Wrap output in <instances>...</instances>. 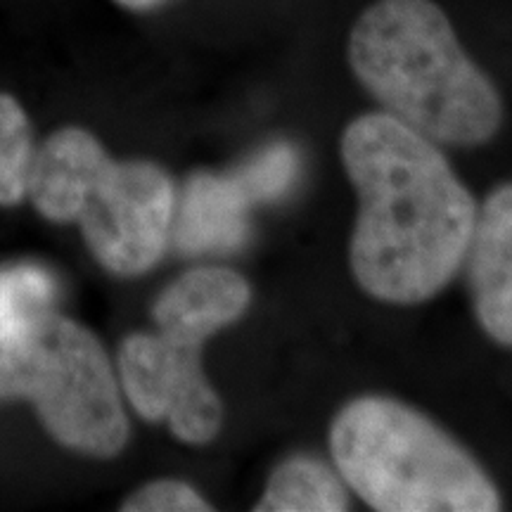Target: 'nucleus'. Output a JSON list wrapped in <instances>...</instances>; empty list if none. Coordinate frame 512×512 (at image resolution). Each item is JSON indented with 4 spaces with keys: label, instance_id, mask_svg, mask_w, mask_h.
I'll use <instances>...</instances> for the list:
<instances>
[{
    "label": "nucleus",
    "instance_id": "nucleus-1",
    "mask_svg": "<svg viewBox=\"0 0 512 512\" xmlns=\"http://www.w3.org/2000/svg\"><path fill=\"white\" fill-rule=\"evenodd\" d=\"M344 171L358 195L349 264L358 287L387 304H420L463 266L477 202L437 143L387 112L344 128Z\"/></svg>",
    "mask_w": 512,
    "mask_h": 512
},
{
    "label": "nucleus",
    "instance_id": "nucleus-2",
    "mask_svg": "<svg viewBox=\"0 0 512 512\" xmlns=\"http://www.w3.org/2000/svg\"><path fill=\"white\" fill-rule=\"evenodd\" d=\"M349 62L389 117L432 143H489L503 124L496 86L432 0H377L354 24Z\"/></svg>",
    "mask_w": 512,
    "mask_h": 512
},
{
    "label": "nucleus",
    "instance_id": "nucleus-3",
    "mask_svg": "<svg viewBox=\"0 0 512 512\" xmlns=\"http://www.w3.org/2000/svg\"><path fill=\"white\" fill-rule=\"evenodd\" d=\"M27 197L43 219L79 223L114 275H143L171 242L176 188L162 166L117 162L83 128H60L36 150Z\"/></svg>",
    "mask_w": 512,
    "mask_h": 512
},
{
    "label": "nucleus",
    "instance_id": "nucleus-4",
    "mask_svg": "<svg viewBox=\"0 0 512 512\" xmlns=\"http://www.w3.org/2000/svg\"><path fill=\"white\" fill-rule=\"evenodd\" d=\"M330 453L354 494L380 512H496L494 479L439 425L387 396L335 415Z\"/></svg>",
    "mask_w": 512,
    "mask_h": 512
},
{
    "label": "nucleus",
    "instance_id": "nucleus-5",
    "mask_svg": "<svg viewBox=\"0 0 512 512\" xmlns=\"http://www.w3.org/2000/svg\"><path fill=\"white\" fill-rule=\"evenodd\" d=\"M10 399L34 403L50 437L83 456L117 458L131 437L105 347L57 309L0 349V401Z\"/></svg>",
    "mask_w": 512,
    "mask_h": 512
},
{
    "label": "nucleus",
    "instance_id": "nucleus-6",
    "mask_svg": "<svg viewBox=\"0 0 512 512\" xmlns=\"http://www.w3.org/2000/svg\"><path fill=\"white\" fill-rule=\"evenodd\" d=\"M202 339L178 332H136L121 342L119 384L140 418L166 422L183 444L219 437L223 403L202 370Z\"/></svg>",
    "mask_w": 512,
    "mask_h": 512
},
{
    "label": "nucleus",
    "instance_id": "nucleus-7",
    "mask_svg": "<svg viewBox=\"0 0 512 512\" xmlns=\"http://www.w3.org/2000/svg\"><path fill=\"white\" fill-rule=\"evenodd\" d=\"M463 264L479 325L512 349V181L498 185L477 207Z\"/></svg>",
    "mask_w": 512,
    "mask_h": 512
},
{
    "label": "nucleus",
    "instance_id": "nucleus-8",
    "mask_svg": "<svg viewBox=\"0 0 512 512\" xmlns=\"http://www.w3.org/2000/svg\"><path fill=\"white\" fill-rule=\"evenodd\" d=\"M252 202L233 174L197 171L176 200L171 242L185 256L233 252L249 235Z\"/></svg>",
    "mask_w": 512,
    "mask_h": 512
},
{
    "label": "nucleus",
    "instance_id": "nucleus-9",
    "mask_svg": "<svg viewBox=\"0 0 512 512\" xmlns=\"http://www.w3.org/2000/svg\"><path fill=\"white\" fill-rule=\"evenodd\" d=\"M252 287L238 271L200 266L183 273L159 294L152 306L157 328L183 332L207 342L216 332L245 316Z\"/></svg>",
    "mask_w": 512,
    "mask_h": 512
},
{
    "label": "nucleus",
    "instance_id": "nucleus-10",
    "mask_svg": "<svg viewBox=\"0 0 512 512\" xmlns=\"http://www.w3.org/2000/svg\"><path fill=\"white\" fill-rule=\"evenodd\" d=\"M256 512H344L349 510L347 482L316 456L287 458L273 470Z\"/></svg>",
    "mask_w": 512,
    "mask_h": 512
},
{
    "label": "nucleus",
    "instance_id": "nucleus-11",
    "mask_svg": "<svg viewBox=\"0 0 512 512\" xmlns=\"http://www.w3.org/2000/svg\"><path fill=\"white\" fill-rule=\"evenodd\" d=\"M60 283L41 264L0 266V349L22 339L55 311Z\"/></svg>",
    "mask_w": 512,
    "mask_h": 512
},
{
    "label": "nucleus",
    "instance_id": "nucleus-12",
    "mask_svg": "<svg viewBox=\"0 0 512 512\" xmlns=\"http://www.w3.org/2000/svg\"><path fill=\"white\" fill-rule=\"evenodd\" d=\"M36 145L22 105L0 93V207H15L27 197Z\"/></svg>",
    "mask_w": 512,
    "mask_h": 512
},
{
    "label": "nucleus",
    "instance_id": "nucleus-13",
    "mask_svg": "<svg viewBox=\"0 0 512 512\" xmlns=\"http://www.w3.org/2000/svg\"><path fill=\"white\" fill-rule=\"evenodd\" d=\"M299 152L290 143H271L230 174L245 190L249 202H273L285 197L299 178Z\"/></svg>",
    "mask_w": 512,
    "mask_h": 512
},
{
    "label": "nucleus",
    "instance_id": "nucleus-14",
    "mask_svg": "<svg viewBox=\"0 0 512 512\" xmlns=\"http://www.w3.org/2000/svg\"><path fill=\"white\" fill-rule=\"evenodd\" d=\"M124 512H207L211 505L200 491L178 479H159L145 484L121 505Z\"/></svg>",
    "mask_w": 512,
    "mask_h": 512
},
{
    "label": "nucleus",
    "instance_id": "nucleus-15",
    "mask_svg": "<svg viewBox=\"0 0 512 512\" xmlns=\"http://www.w3.org/2000/svg\"><path fill=\"white\" fill-rule=\"evenodd\" d=\"M117 3L128 10H152L157 5H162L164 0H117Z\"/></svg>",
    "mask_w": 512,
    "mask_h": 512
}]
</instances>
